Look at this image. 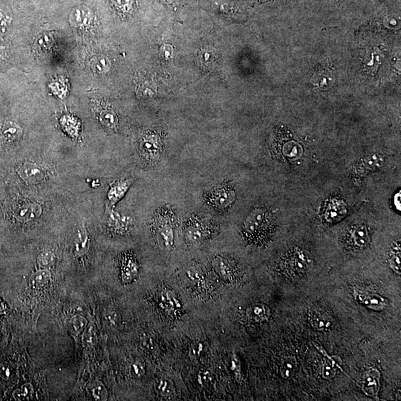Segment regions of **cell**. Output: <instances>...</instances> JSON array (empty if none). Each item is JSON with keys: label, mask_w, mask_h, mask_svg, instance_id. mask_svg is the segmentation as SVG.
<instances>
[{"label": "cell", "mask_w": 401, "mask_h": 401, "mask_svg": "<svg viewBox=\"0 0 401 401\" xmlns=\"http://www.w3.org/2000/svg\"><path fill=\"white\" fill-rule=\"evenodd\" d=\"M174 220L175 215L171 207L160 208L154 217L157 234L167 248L173 246Z\"/></svg>", "instance_id": "obj_1"}, {"label": "cell", "mask_w": 401, "mask_h": 401, "mask_svg": "<svg viewBox=\"0 0 401 401\" xmlns=\"http://www.w3.org/2000/svg\"><path fill=\"white\" fill-rule=\"evenodd\" d=\"M210 224L206 219L194 215L188 219L185 235L188 242L191 243H201L209 236L210 233Z\"/></svg>", "instance_id": "obj_2"}, {"label": "cell", "mask_w": 401, "mask_h": 401, "mask_svg": "<svg viewBox=\"0 0 401 401\" xmlns=\"http://www.w3.org/2000/svg\"><path fill=\"white\" fill-rule=\"evenodd\" d=\"M236 195L233 188L226 184H221L210 191L208 200L214 208L225 210L235 202Z\"/></svg>", "instance_id": "obj_3"}, {"label": "cell", "mask_w": 401, "mask_h": 401, "mask_svg": "<svg viewBox=\"0 0 401 401\" xmlns=\"http://www.w3.org/2000/svg\"><path fill=\"white\" fill-rule=\"evenodd\" d=\"M68 19L70 25L75 28H87L94 23L95 13L89 5L78 4L72 7Z\"/></svg>", "instance_id": "obj_4"}, {"label": "cell", "mask_w": 401, "mask_h": 401, "mask_svg": "<svg viewBox=\"0 0 401 401\" xmlns=\"http://www.w3.org/2000/svg\"><path fill=\"white\" fill-rule=\"evenodd\" d=\"M269 214L263 210H255L249 215L245 223V230L249 236H256L261 233L262 229L268 226Z\"/></svg>", "instance_id": "obj_5"}, {"label": "cell", "mask_w": 401, "mask_h": 401, "mask_svg": "<svg viewBox=\"0 0 401 401\" xmlns=\"http://www.w3.org/2000/svg\"><path fill=\"white\" fill-rule=\"evenodd\" d=\"M383 162V158L377 155L364 158L353 169L352 176L355 181H360L372 171L380 168Z\"/></svg>", "instance_id": "obj_6"}, {"label": "cell", "mask_w": 401, "mask_h": 401, "mask_svg": "<svg viewBox=\"0 0 401 401\" xmlns=\"http://www.w3.org/2000/svg\"><path fill=\"white\" fill-rule=\"evenodd\" d=\"M19 176L28 184H38L44 178V172L39 165L33 163H25L19 167Z\"/></svg>", "instance_id": "obj_7"}, {"label": "cell", "mask_w": 401, "mask_h": 401, "mask_svg": "<svg viewBox=\"0 0 401 401\" xmlns=\"http://www.w3.org/2000/svg\"><path fill=\"white\" fill-rule=\"evenodd\" d=\"M363 390L369 396L376 397L380 389V373L378 370L365 372L363 381Z\"/></svg>", "instance_id": "obj_8"}, {"label": "cell", "mask_w": 401, "mask_h": 401, "mask_svg": "<svg viewBox=\"0 0 401 401\" xmlns=\"http://www.w3.org/2000/svg\"><path fill=\"white\" fill-rule=\"evenodd\" d=\"M354 297L358 301L362 303L369 308L374 310H382L387 305L386 300L378 294H365L360 292H354Z\"/></svg>", "instance_id": "obj_9"}, {"label": "cell", "mask_w": 401, "mask_h": 401, "mask_svg": "<svg viewBox=\"0 0 401 401\" xmlns=\"http://www.w3.org/2000/svg\"><path fill=\"white\" fill-rule=\"evenodd\" d=\"M131 184V180H121L113 183L108 192V199L110 205L117 204L124 196Z\"/></svg>", "instance_id": "obj_10"}, {"label": "cell", "mask_w": 401, "mask_h": 401, "mask_svg": "<svg viewBox=\"0 0 401 401\" xmlns=\"http://www.w3.org/2000/svg\"><path fill=\"white\" fill-rule=\"evenodd\" d=\"M42 208L38 204H27L18 208L16 217L21 222H27L35 220L40 216Z\"/></svg>", "instance_id": "obj_11"}, {"label": "cell", "mask_w": 401, "mask_h": 401, "mask_svg": "<svg viewBox=\"0 0 401 401\" xmlns=\"http://www.w3.org/2000/svg\"><path fill=\"white\" fill-rule=\"evenodd\" d=\"M311 260L305 251H298L289 259V268L297 273H304L308 269Z\"/></svg>", "instance_id": "obj_12"}, {"label": "cell", "mask_w": 401, "mask_h": 401, "mask_svg": "<svg viewBox=\"0 0 401 401\" xmlns=\"http://www.w3.org/2000/svg\"><path fill=\"white\" fill-rule=\"evenodd\" d=\"M107 220L109 226L117 233H123L128 229L130 225V219L129 218L121 216L120 214L114 211L109 212Z\"/></svg>", "instance_id": "obj_13"}, {"label": "cell", "mask_w": 401, "mask_h": 401, "mask_svg": "<svg viewBox=\"0 0 401 401\" xmlns=\"http://www.w3.org/2000/svg\"><path fill=\"white\" fill-rule=\"evenodd\" d=\"M351 235L353 244L358 248H364L368 245L369 236L367 228L363 225L355 227L352 229Z\"/></svg>", "instance_id": "obj_14"}, {"label": "cell", "mask_w": 401, "mask_h": 401, "mask_svg": "<svg viewBox=\"0 0 401 401\" xmlns=\"http://www.w3.org/2000/svg\"><path fill=\"white\" fill-rule=\"evenodd\" d=\"M248 314L251 320L256 322H262L268 319L270 311L268 307L264 305H256L248 310Z\"/></svg>", "instance_id": "obj_15"}, {"label": "cell", "mask_w": 401, "mask_h": 401, "mask_svg": "<svg viewBox=\"0 0 401 401\" xmlns=\"http://www.w3.org/2000/svg\"><path fill=\"white\" fill-rule=\"evenodd\" d=\"M297 368V360L294 357H287L282 363L280 374L285 379H289L295 374Z\"/></svg>", "instance_id": "obj_16"}, {"label": "cell", "mask_w": 401, "mask_h": 401, "mask_svg": "<svg viewBox=\"0 0 401 401\" xmlns=\"http://www.w3.org/2000/svg\"><path fill=\"white\" fill-rule=\"evenodd\" d=\"M89 248V237L87 231L84 227L80 228L77 231V236L75 240V250L78 254H84Z\"/></svg>", "instance_id": "obj_17"}, {"label": "cell", "mask_w": 401, "mask_h": 401, "mask_svg": "<svg viewBox=\"0 0 401 401\" xmlns=\"http://www.w3.org/2000/svg\"><path fill=\"white\" fill-rule=\"evenodd\" d=\"M1 133L4 137L8 140H16L22 134V130L16 123L13 122H5L1 129Z\"/></svg>", "instance_id": "obj_18"}, {"label": "cell", "mask_w": 401, "mask_h": 401, "mask_svg": "<svg viewBox=\"0 0 401 401\" xmlns=\"http://www.w3.org/2000/svg\"><path fill=\"white\" fill-rule=\"evenodd\" d=\"M53 40L52 38L48 35H41L35 39L34 43V50L38 53L44 54L49 52L52 48Z\"/></svg>", "instance_id": "obj_19"}, {"label": "cell", "mask_w": 401, "mask_h": 401, "mask_svg": "<svg viewBox=\"0 0 401 401\" xmlns=\"http://www.w3.org/2000/svg\"><path fill=\"white\" fill-rule=\"evenodd\" d=\"M52 275L47 269H41L35 272L32 276V284L34 287H43L50 282Z\"/></svg>", "instance_id": "obj_20"}, {"label": "cell", "mask_w": 401, "mask_h": 401, "mask_svg": "<svg viewBox=\"0 0 401 401\" xmlns=\"http://www.w3.org/2000/svg\"><path fill=\"white\" fill-rule=\"evenodd\" d=\"M212 265H213L215 270L219 273V274L222 277H223L224 279L229 278L231 274V268L226 259L219 256V257H216L214 259Z\"/></svg>", "instance_id": "obj_21"}, {"label": "cell", "mask_w": 401, "mask_h": 401, "mask_svg": "<svg viewBox=\"0 0 401 401\" xmlns=\"http://www.w3.org/2000/svg\"><path fill=\"white\" fill-rule=\"evenodd\" d=\"M157 389L161 394V396L164 398H170L172 397L175 393V387L174 384L171 380L167 378H163L160 380L157 385Z\"/></svg>", "instance_id": "obj_22"}, {"label": "cell", "mask_w": 401, "mask_h": 401, "mask_svg": "<svg viewBox=\"0 0 401 401\" xmlns=\"http://www.w3.org/2000/svg\"><path fill=\"white\" fill-rule=\"evenodd\" d=\"M70 326L71 330L75 335H80L86 329L87 320L82 316H76L71 320Z\"/></svg>", "instance_id": "obj_23"}, {"label": "cell", "mask_w": 401, "mask_h": 401, "mask_svg": "<svg viewBox=\"0 0 401 401\" xmlns=\"http://www.w3.org/2000/svg\"><path fill=\"white\" fill-rule=\"evenodd\" d=\"M311 323L314 328L319 330H328L332 324L331 320L326 315L320 314V313H316L314 315L312 316Z\"/></svg>", "instance_id": "obj_24"}, {"label": "cell", "mask_w": 401, "mask_h": 401, "mask_svg": "<svg viewBox=\"0 0 401 401\" xmlns=\"http://www.w3.org/2000/svg\"><path fill=\"white\" fill-rule=\"evenodd\" d=\"M56 256L51 251H44L38 258V263L42 269H48L55 265Z\"/></svg>", "instance_id": "obj_25"}, {"label": "cell", "mask_w": 401, "mask_h": 401, "mask_svg": "<svg viewBox=\"0 0 401 401\" xmlns=\"http://www.w3.org/2000/svg\"><path fill=\"white\" fill-rule=\"evenodd\" d=\"M34 389L32 384L25 383L22 385L21 389H17L13 393V396L17 401H25L32 398Z\"/></svg>", "instance_id": "obj_26"}, {"label": "cell", "mask_w": 401, "mask_h": 401, "mask_svg": "<svg viewBox=\"0 0 401 401\" xmlns=\"http://www.w3.org/2000/svg\"><path fill=\"white\" fill-rule=\"evenodd\" d=\"M92 395L96 401H106L108 398L107 390L104 385L100 381L96 382L92 386Z\"/></svg>", "instance_id": "obj_27"}, {"label": "cell", "mask_w": 401, "mask_h": 401, "mask_svg": "<svg viewBox=\"0 0 401 401\" xmlns=\"http://www.w3.org/2000/svg\"><path fill=\"white\" fill-rule=\"evenodd\" d=\"M16 375V369L12 364L3 363L0 364V378L5 381L14 379Z\"/></svg>", "instance_id": "obj_28"}, {"label": "cell", "mask_w": 401, "mask_h": 401, "mask_svg": "<svg viewBox=\"0 0 401 401\" xmlns=\"http://www.w3.org/2000/svg\"><path fill=\"white\" fill-rule=\"evenodd\" d=\"M91 67L93 71L97 73H103L107 69L108 61L105 57H96L91 61Z\"/></svg>", "instance_id": "obj_29"}, {"label": "cell", "mask_w": 401, "mask_h": 401, "mask_svg": "<svg viewBox=\"0 0 401 401\" xmlns=\"http://www.w3.org/2000/svg\"><path fill=\"white\" fill-rule=\"evenodd\" d=\"M102 123L106 127H114L117 124V117L110 110H104L100 115Z\"/></svg>", "instance_id": "obj_30"}, {"label": "cell", "mask_w": 401, "mask_h": 401, "mask_svg": "<svg viewBox=\"0 0 401 401\" xmlns=\"http://www.w3.org/2000/svg\"><path fill=\"white\" fill-rule=\"evenodd\" d=\"M335 365L339 366V365L336 363L335 361H331V362H330L329 360H328L327 362H325L323 368V378H325V379H331V378H334L336 373Z\"/></svg>", "instance_id": "obj_31"}, {"label": "cell", "mask_w": 401, "mask_h": 401, "mask_svg": "<svg viewBox=\"0 0 401 401\" xmlns=\"http://www.w3.org/2000/svg\"><path fill=\"white\" fill-rule=\"evenodd\" d=\"M130 374L134 378H140L145 374V368L142 363L134 361L130 366Z\"/></svg>", "instance_id": "obj_32"}, {"label": "cell", "mask_w": 401, "mask_h": 401, "mask_svg": "<svg viewBox=\"0 0 401 401\" xmlns=\"http://www.w3.org/2000/svg\"><path fill=\"white\" fill-rule=\"evenodd\" d=\"M141 346L147 352H155L157 349V344L152 337H146L141 340Z\"/></svg>", "instance_id": "obj_33"}, {"label": "cell", "mask_w": 401, "mask_h": 401, "mask_svg": "<svg viewBox=\"0 0 401 401\" xmlns=\"http://www.w3.org/2000/svg\"><path fill=\"white\" fill-rule=\"evenodd\" d=\"M204 351V345L202 343H195L189 348V356L192 359H196L200 357Z\"/></svg>", "instance_id": "obj_34"}, {"label": "cell", "mask_w": 401, "mask_h": 401, "mask_svg": "<svg viewBox=\"0 0 401 401\" xmlns=\"http://www.w3.org/2000/svg\"><path fill=\"white\" fill-rule=\"evenodd\" d=\"M84 341L88 345H94L96 342V335L93 327L90 326L87 330H85Z\"/></svg>", "instance_id": "obj_35"}, {"label": "cell", "mask_w": 401, "mask_h": 401, "mask_svg": "<svg viewBox=\"0 0 401 401\" xmlns=\"http://www.w3.org/2000/svg\"><path fill=\"white\" fill-rule=\"evenodd\" d=\"M400 251L399 253L396 252L394 253L393 256L391 257L390 265L392 268L397 273H401V262H400Z\"/></svg>", "instance_id": "obj_36"}, {"label": "cell", "mask_w": 401, "mask_h": 401, "mask_svg": "<svg viewBox=\"0 0 401 401\" xmlns=\"http://www.w3.org/2000/svg\"><path fill=\"white\" fill-rule=\"evenodd\" d=\"M105 319H106V322L111 325H117V322H118V320H117V314H116L115 312H114V311H111L106 313V316H105Z\"/></svg>", "instance_id": "obj_37"}, {"label": "cell", "mask_w": 401, "mask_h": 401, "mask_svg": "<svg viewBox=\"0 0 401 401\" xmlns=\"http://www.w3.org/2000/svg\"><path fill=\"white\" fill-rule=\"evenodd\" d=\"M211 375L208 372H201L198 375V382L201 385H207L210 382Z\"/></svg>", "instance_id": "obj_38"}, {"label": "cell", "mask_w": 401, "mask_h": 401, "mask_svg": "<svg viewBox=\"0 0 401 401\" xmlns=\"http://www.w3.org/2000/svg\"><path fill=\"white\" fill-rule=\"evenodd\" d=\"M395 205L397 209L401 210V192L396 194L395 196Z\"/></svg>", "instance_id": "obj_39"}, {"label": "cell", "mask_w": 401, "mask_h": 401, "mask_svg": "<svg viewBox=\"0 0 401 401\" xmlns=\"http://www.w3.org/2000/svg\"><path fill=\"white\" fill-rule=\"evenodd\" d=\"M4 311H5V307H4L2 301L0 300V313L4 312Z\"/></svg>", "instance_id": "obj_40"}]
</instances>
